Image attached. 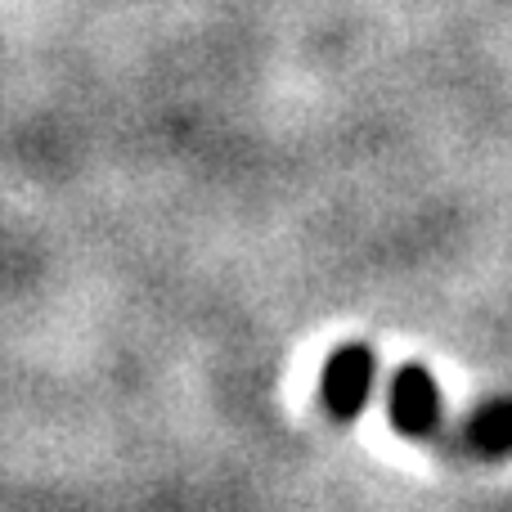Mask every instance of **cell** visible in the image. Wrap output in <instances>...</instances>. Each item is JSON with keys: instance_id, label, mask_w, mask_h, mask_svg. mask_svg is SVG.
<instances>
[{"instance_id": "obj_3", "label": "cell", "mask_w": 512, "mask_h": 512, "mask_svg": "<svg viewBox=\"0 0 512 512\" xmlns=\"http://www.w3.org/2000/svg\"><path fill=\"white\" fill-rule=\"evenodd\" d=\"M468 445L481 459H508L512 454V400L499 396L490 405H481L468 418Z\"/></svg>"}, {"instance_id": "obj_1", "label": "cell", "mask_w": 512, "mask_h": 512, "mask_svg": "<svg viewBox=\"0 0 512 512\" xmlns=\"http://www.w3.org/2000/svg\"><path fill=\"white\" fill-rule=\"evenodd\" d=\"M373 378H378V360H373L369 346L351 342V346H337L324 364V382H319V396H324V409L333 418H355L364 405H369V391Z\"/></svg>"}, {"instance_id": "obj_2", "label": "cell", "mask_w": 512, "mask_h": 512, "mask_svg": "<svg viewBox=\"0 0 512 512\" xmlns=\"http://www.w3.org/2000/svg\"><path fill=\"white\" fill-rule=\"evenodd\" d=\"M391 423L405 436H432L441 427V391L423 364H405L391 382Z\"/></svg>"}]
</instances>
